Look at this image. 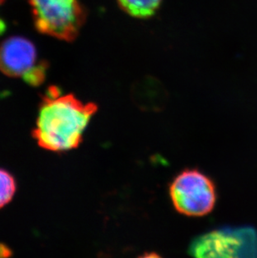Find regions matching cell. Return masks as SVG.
Returning <instances> with one entry per match:
<instances>
[{
    "label": "cell",
    "instance_id": "cell-2",
    "mask_svg": "<svg viewBox=\"0 0 257 258\" xmlns=\"http://www.w3.org/2000/svg\"><path fill=\"white\" fill-rule=\"evenodd\" d=\"M37 30L55 39L71 41L85 19L80 0H28Z\"/></svg>",
    "mask_w": 257,
    "mask_h": 258
},
{
    "label": "cell",
    "instance_id": "cell-8",
    "mask_svg": "<svg viewBox=\"0 0 257 258\" xmlns=\"http://www.w3.org/2000/svg\"><path fill=\"white\" fill-rule=\"evenodd\" d=\"M5 0H0V6L3 5ZM5 29H6V25H5V21L3 20L2 18L0 16V35H2L3 33L5 32Z\"/></svg>",
    "mask_w": 257,
    "mask_h": 258
},
{
    "label": "cell",
    "instance_id": "cell-7",
    "mask_svg": "<svg viewBox=\"0 0 257 258\" xmlns=\"http://www.w3.org/2000/svg\"><path fill=\"white\" fill-rule=\"evenodd\" d=\"M16 191L15 178L8 171L0 169V209L9 204Z\"/></svg>",
    "mask_w": 257,
    "mask_h": 258
},
{
    "label": "cell",
    "instance_id": "cell-6",
    "mask_svg": "<svg viewBox=\"0 0 257 258\" xmlns=\"http://www.w3.org/2000/svg\"><path fill=\"white\" fill-rule=\"evenodd\" d=\"M163 0H118L122 9L136 18H149L160 8Z\"/></svg>",
    "mask_w": 257,
    "mask_h": 258
},
{
    "label": "cell",
    "instance_id": "cell-1",
    "mask_svg": "<svg viewBox=\"0 0 257 258\" xmlns=\"http://www.w3.org/2000/svg\"><path fill=\"white\" fill-rule=\"evenodd\" d=\"M97 111V105L84 103L73 95H61L49 88L39 105L33 137L47 151L63 152L77 148L83 135Z\"/></svg>",
    "mask_w": 257,
    "mask_h": 258
},
{
    "label": "cell",
    "instance_id": "cell-9",
    "mask_svg": "<svg viewBox=\"0 0 257 258\" xmlns=\"http://www.w3.org/2000/svg\"><path fill=\"white\" fill-rule=\"evenodd\" d=\"M0 253L2 254L3 256H9L10 255V249L4 246L0 245Z\"/></svg>",
    "mask_w": 257,
    "mask_h": 258
},
{
    "label": "cell",
    "instance_id": "cell-3",
    "mask_svg": "<svg viewBox=\"0 0 257 258\" xmlns=\"http://www.w3.org/2000/svg\"><path fill=\"white\" fill-rule=\"evenodd\" d=\"M170 196L175 210L187 217H203L216 206V185L197 169L178 174L170 183Z\"/></svg>",
    "mask_w": 257,
    "mask_h": 258
},
{
    "label": "cell",
    "instance_id": "cell-4",
    "mask_svg": "<svg viewBox=\"0 0 257 258\" xmlns=\"http://www.w3.org/2000/svg\"><path fill=\"white\" fill-rule=\"evenodd\" d=\"M189 254L197 257H255L257 232L251 227L211 231L192 242Z\"/></svg>",
    "mask_w": 257,
    "mask_h": 258
},
{
    "label": "cell",
    "instance_id": "cell-5",
    "mask_svg": "<svg viewBox=\"0 0 257 258\" xmlns=\"http://www.w3.org/2000/svg\"><path fill=\"white\" fill-rule=\"evenodd\" d=\"M46 63L38 60L34 44L24 37L15 36L0 44V71L13 78H22L29 86L44 82Z\"/></svg>",
    "mask_w": 257,
    "mask_h": 258
}]
</instances>
